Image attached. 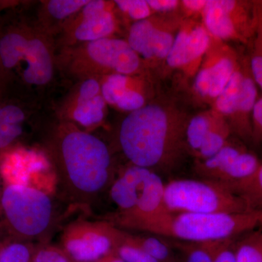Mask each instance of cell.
<instances>
[{"label": "cell", "instance_id": "cell-1", "mask_svg": "<svg viewBox=\"0 0 262 262\" xmlns=\"http://www.w3.org/2000/svg\"><path fill=\"white\" fill-rule=\"evenodd\" d=\"M55 141V158L62 185L71 198L88 201L98 195L111 180L110 150L98 137L67 127Z\"/></svg>", "mask_w": 262, "mask_h": 262}, {"label": "cell", "instance_id": "cell-2", "mask_svg": "<svg viewBox=\"0 0 262 262\" xmlns=\"http://www.w3.org/2000/svg\"><path fill=\"white\" fill-rule=\"evenodd\" d=\"M182 132L163 108L147 105L124 119L119 140L133 165L152 170L170 161L180 145Z\"/></svg>", "mask_w": 262, "mask_h": 262}, {"label": "cell", "instance_id": "cell-3", "mask_svg": "<svg viewBox=\"0 0 262 262\" xmlns=\"http://www.w3.org/2000/svg\"><path fill=\"white\" fill-rule=\"evenodd\" d=\"M262 228V209L234 213H173L151 222L145 232L185 243L237 238Z\"/></svg>", "mask_w": 262, "mask_h": 262}, {"label": "cell", "instance_id": "cell-4", "mask_svg": "<svg viewBox=\"0 0 262 262\" xmlns=\"http://www.w3.org/2000/svg\"><path fill=\"white\" fill-rule=\"evenodd\" d=\"M165 184L154 170L132 165L115 179L110 196L117 208L116 224L144 232L146 227L169 211L164 202Z\"/></svg>", "mask_w": 262, "mask_h": 262}, {"label": "cell", "instance_id": "cell-5", "mask_svg": "<svg viewBox=\"0 0 262 262\" xmlns=\"http://www.w3.org/2000/svg\"><path fill=\"white\" fill-rule=\"evenodd\" d=\"M164 202L173 213H234L251 210L230 188L206 179L168 182L165 184Z\"/></svg>", "mask_w": 262, "mask_h": 262}, {"label": "cell", "instance_id": "cell-6", "mask_svg": "<svg viewBox=\"0 0 262 262\" xmlns=\"http://www.w3.org/2000/svg\"><path fill=\"white\" fill-rule=\"evenodd\" d=\"M8 223L24 237H38L51 223L53 205L46 193L20 184L7 186L1 199Z\"/></svg>", "mask_w": 262, "mask_h": 262}, {"label": "cell", "instance_id": "cell-7", "mask_svg": "<svg viewBox=\"0 0 262 262\" xmlns=\"http://www.w3.org/2000/svg\"><path fill=\"white\" fill-rule=\"evenodd\" d=\"M122 232L106 222H75L63 232L62 248L76 262H96L113 254Z\"/></svg>", "mask_w": 262, "mask_h": 262}, {"label": "cell", "instance_id": "cell-8", "mask_svg": "<svg viewBox=\"0 0 262 262\" xmlns=\"http://www.w3.org/2000/svg\"><path fill=\"white\" fill-rule=\"evenodd\" d=\"M84 44L75 58L77 67L127 76L135 73L140 67L139 55L127 41L107 37Z\"/></svg>", "mask_w": 262, "mask_h": 262}, {"label": "cell", "instance_id": "cell-9", "mask_svg": "<svg viewBox=\"0 0 262 262\" xmlns=\"http://www.w3.org/2000/svg\"><path fill=\"white\" fill-rule=\"evenodd\" d=\"M261 162L256 155L227 144L219 152L196 165V172L206 180L231 189L246 182L257 171Z\"/></svg>", "mask_w": 262, "mask_h": 262}, {"label": "cell", "instance_id": "cell-10", "mask_svg": "<svg viewBox=\"0 0 262 262\" xmlns=\"http://www.w3.org/2000/svg\"><path fill=\"white\" fill-rule=\"evenodd\" d=\"M70 27L72 39L89 43L110 37L115 30V20L108 4L101 0H90Z\"/></svg>", "mask_w": 262, "mask_h": 262}, {"label": "cell", "instance_id": "cell-11", "mask_svg": "<svg viewBox=\"0 0 262 262\" xmlns=\"http://www.w3.org/2000/svg\"><path fill=\"white\" fill-rule=\"evenodd\" d=\"M203 14L208 30L221 39L238 37L241 26L247 20V14L242 5L229 0L207 1Z\"/></svg>", "mask_w": 262, "mask_h": 262}, {"label": "cell", "instance_id": "cell-12", "mask_svg": "<svg viewBox=\"0 0 262 262\" xmlns=\"http://www.w3.org/2000/svg\"><path fill=\"white\" fill-rule=\"evenodd\" d=\"M173 41L170 33L157 28L148 19L133 24L127 39L132 49L146 59L166 58Z\"/></svg>", "mask_w": 262, "mask_h": 262}, {"label": "cell", "instance_id": "cell-13", "mask_svg": "<svg viewBox=\"0 0 262 262\" xmlns=\"http://www.w3.org/2000/svg\"><path fill=\"white\" fill-rule=\"evenodd\" d=\"M24 63L21 77L26 83L44 85L52 80L53 62L46 41L30 33L27 50L20 66Z\"/></svg>", "mask_w": 262, "mask_h": 262}, {"label": "cell", "instance_id": "cell-14", "mask_svg": "<svg viewBox=\"0 0 262 262\" xmlns=\"http://www.w3.org/2000/svg\"><path fill=\"white\" fill-rule=\"evenodd\" d=\"M77 96L72 110V118L84 127L99 125L104 118L106 103L98 81L94 78L84 81Z\"/></svg>", "mask_w": 262, "mask_h": 262}, {"label": "cell", "instance_id": "cell-15", "mask_svg": "<svg viewBox=\"0 0 262 262\" xmlns=\"http://www.w3.org/2000/svg\"><path fill=\"white\" fill-rule=\"evenodd\" d=\"M209 43V36L202 27L183 30L174 38L173 46L166 58L167 63L171 67L188 64L203 56Z\"/></svg>", "mask_w": 262, "mask_h": 262}, {"label": "cell", "instance_id": "cell-16", "mask_svg": "<svg viewBox=\"0 0 262 262\" xmlns=\"http://www.w3.org/2000/svg\"><path fill=\"white\" fill-rule=\"evenodd\" d=\"M30 32L15 29L0 38V67L5 70L18 68L21 63Z\"/></svg>", "mask_w": 262, "mask_h": 262}, {"label": "cell", "instance_id": "cell-17", "mask_svg": "<svg viewBox=\"0 0 262 262\" xmlns=\"http://www.w3.org/2000/svg\"><path fill=\"white\" fill-rule=\"evenodd\" d=\"M257 84L253 80L251 74L244 72L242 83L237 112L235 116L237 118V126L239 134L247 136L252 133V126L250 122V117L252 119L253 108L258 100Z\"/></svg>", "mask_w": 262, "mask_h": 262}, {"label": "cell", "instance_id": "cell-18", "mask_svg": "<svg viewBox=\"0 0 262 262\" xmlns=\"http://www.w3.org/2000/svg\"><path fill=\"white\" fill-rule=\"evenodd\" d=\"M129 239L158 262H179L168 244L153 236L134 235L127 233Z\"/></svg>", "mask_w": 262, "mask_h": 262}, {"label": "cell", "instance_id": "cell-19", "mask_svg": "<svg viewBox=\"0 0 262 262\" xmlns=\"http://www.w3.org/2000/svg\"><path fill=\"white\" fill-rule=\"evenodd\" d=\"M241 237L235 243L237 262H262V228Z\"/></svg>", "mask_w": 262, "mask_h": 262}, {"label": "cell", "instance_id": "cell-20", "mask_svg": "<svg viewBox=\"0 0 262 262\" xmlns=\"http://www.w3.org/2000/svg\"><path fill=\"white\" fill-rule=\"evenodd\" d=\"M243 77L244 72L236 70L225 89L216 98L215 104L221 113L227 116H235Z\"/></svg>", "mask_w": 262, "mask_h": 262}, {"label": "cell", "instance_id": "cell-21", "mask_svg": "<svg viewBox=\"0 0 262 262\" xmlns=\"http://www.w3.org/2000/svg\"><path fill=\"white\" fill-rule=\"evenodd\" d=\"M232 190L246 201L250 209L261 210L262 163L253 177L241 183Z\"/></svg>", "mask_w": 262, "mask_h": 262}, {"label": "cell", "instance_id": "cell-22", "mask_svg": "<svg viewBox=\"0 0 262 262\" xmlns=\"http://www.w3.org/2000/svg\"><path fill=\"white\" fill-rule=\"evenodd\" d=\"M209 70L211 90L208 96L216 98L228 83L234 72L237 70L235 63L232 58L225 57L209 67Z\"/></svg>", "mask_w": 262, "mask_h": 262}, {"label": "cell", "instance_id": "cell-23", "mask_svg": "<svg viewBox=\"0 0 262 262\" xmlns=\"http://www.w3.org/2000/svg\"><path fill=\"white\" fill-rule=\"evenodd\" d=\"M128 77L120 74H112L105 77L101 84V94L106 103L115 105L130 89Z\"/></svg>", "mask_w": 262, "mask_h": 262}, {"label": "cell", "instance_id": "cell-24", "mask_svg": "<svg viewBox=\"0 0 262 262\" xmlns=\"http://www.w3.org/2000/svg\"><path fill=\"white\" fill-rule=\"evenodd\" d=\"M113 253L125 262H158L134 244L125 232H122Z\"/></svg>", "mask_w": 262, "mask_h": 262}, {"label": "cell", "instance_id": "cell-25", "mask_svg": "<svg viewBox=\"0 0 262 262\" xmlns=\"http://www.w3.org/2000/svg\"><path fill=\"white\" fill-rule=\"evenodd\" d=\"M228 131L221 125H214L207 134L203 144L196 153L202 160L208 159L216 154L224 146L227 145L226 139Z\"/></svg>", "mask_w": 262, "mask_h": 262}, {"label": "cell", "instance_id": "cell-26", "mask_svg": "<svg viewBox=\"0 0 262 262\" xmlns=\"http://www.w3.org/2000/svg\"><path fill=\"white\" fill-rule=\"evenodd\" d=\"M90 0H51L46 4V12L55 20H62L80 13Z\"/></svg>", "mask_w": 262, "mask_h": 262}, {"label": "cell", "instance_id": "cell-27", "mask_svg": "<svg viewBox=\"0 0 262 262\" xmlns=\"http://www.w3.org/2000/svg\"><path fill=\"white\" fill-rule=\"evenodd\" d=\"M213 125L207 117L201 115L194 117L189 122L186 131V137L189 147L196 154L199 151L207 134L211 130Z\"/></svg>", "mask_w": 262, "mask_h": 262}, {"label": "cell", "instance_id": "cell-28", "mask_svg": "<svg viewBox=\"0 0 262 262\" xmlns=\"http://www.w3.org/2000/svg\"><path fill=\"white\" fill-rule=\"evenodd\" d=\"M185 262H214L212 241L185 243L179 245Z\"/></svg>", "mask_w": 262, "mask_h": 262}, {"label": "cell", "instance_id": "cell-29", "mask_svg": "<svg viewBox=\"0 0 262 262\" xmlns=\"http://www.w3.org/2000/svg\"><path fill=\"white\" fill-rule=\"evenodd\" d=\"M34 251L23 243H11L0 248V262H32Z\"/></svg>", "mask_w": 262, "mask_h": 262}, {"label": "cell", "instance_id": "cell-30", "mask_svg": "<svg viewBox=\"0 0 262 262\" xmlns=\"http://www.w3.org/2000/svg\"><path fill=\"white\" fill-rule=\"evenodd\" d=\"M115 4L119 9L134 20H145L151 14V8L144 0H117Z\"/></svg>", "mask_w": 262, "mask_h": 262}, {"label": "cell", "instance_id": "cell-31", "mask_svg": "<svg viewBox=\"0 0 262 262\" xmlns=\"http://www.w3.org/2000/svg\"><path fill=\"white\" fill-rule=\"evenodd\" d=\"M32 262H76L63 249L53 246H45L35 249Z\"/></svg>", "mask_w": 262, "mask_h": 262}, {"label": "cell", "instance_id": "cell-32", "mask_svg": "<svg viewBox=\"0 0 262 262\" xmlns=\"http://www.w3.org/2000/svg\"><path fill=\"white\" fill-rule=\"evenodd\" d=\"M236 241L237 238L212 241L214 262H237Z\"/></svg>", "mask_w": 262, "mask_h": 262}, {"label": "cell", "instance_id": "cell-33", "mask_svg": "<svg viewBox=\"0 0 262 262\" xmlns=\"http://www.w3.org/2000/svg\"><path fill=\"white\" fill-rule=\"evenodd\" d=\"M144 103H145V99L144 96L140 93L130 88L120 98L116 106L120 110L132 113L142 108L144 106Z\"/></svg>", "mask_w": 262, "mask_h": 262}, {"label": "cell", "instance_id": "cell-34", "mask_svg": "<svg viewBox=\"0 0 262 262\" xmlns=\"http://www.w3.org/2000/svg\"><path fill=\"white\" fill-rule=\"evenodd\" d=\"M254 51L251 58L250 71L253 80L262 90V35L255 43Z\"/></svg>", "mask_w": 262, "mask_h": 262}, {"label": "cell", "instance_id": "cell-35", "mask_svg": "<svg viewBox=\"0 0 262 262\" xmlns=\"http://www.w3.org/2000/svg\"><path fill=\"white\" fill-rule=\"evenodd\" d=\"M26 115L21 108L14 104L0 106V122L12 125H22Z\"/></svg>", "mask_w": 262, "mask_h": 262}, {"label": "cell", "instance_id": "cell-36", "mask_svg": "<svg viewBox=\"0 0 262 262\" xmlns=\"http://www.w3.org/2000/svg\"><path fill=\"white\" fill-rule=\"evenodd\" d=\"M22 134V125H12L0 122V149L10 145Z\"/></svg>", "mask_w": 262, "mask_h": 262}, {"label": "cell", "instance_id": "cell-37", "mask_svg": "<svg viewBox=\"0 0 262 262\" xmlns=\"http://www.w3.org/2000/svg\"><path fill=\"white\" fill-rule=\"evenodd\" d=\"M195 87L200 94L209 96L211 90V75L209 68L203 69L198 73L195 80Z\"/></svg>", "mask_w": 262, "mask_h": 262}, {"label": "cell", "instance_id": "cell-38", "mask_svg": "<svg viewBox=\"0 0 262 262\" xmlns=\"http://www.w3.org/2000/svg\"><path fill=\"white\" fill-rule=\"evenodd\" d=\"M146 2L151 10L162 12L173 10L178 5V2L175 0H148Z\"/></svg>", "mask_w": 262, "mask_h": 262}, {"label": "cell", "instance_id": "cell-39", "mask_svg": "<svg viewBox=\"0 0 262 262\" xmlns=\"http://www.w3.org/2000/svg\"><path fill=\"white\" fill-rule=\"evenodd\" d=\"M253 127L262 137V97L258 98L252 113Z\"/></svg>", "mask_w": 262, "mask_h": 262}, {"label": "cell", "instance_id": "cell-40", "mask_svg": "<svg viewBox=\"0 0 262 262\" xmlns=\"http://www.w3.org/2000/svg\"><path fill=\"white\" fill-rule=\"evenodd\" d=\"M207 1H203V0H185L183 1V4L184 6L192 11H198L204 9Z\"/></svg>", "mask_w": 262, "mask_h": 262}, {"label": "cell", "instance_id": "cell-41", "mask_svg": "<svg viewBox=\"0 0 262 262\" xmlns=\"http://www.w3.org/2000/svg\"><path fill=\"white\" fill-rule=\"evenodd\" d=\"M96 262H125L122 261L121 258L117 256L116 255L110 254L108 256H106V257L101 258V259L98 260V261Z\"/></svg>", "mask_w": 262, "mask_h": 262}, {"label": "cell", "instance_id": "cell-42", "mask_svg": "<svg viewBox=\"0 0 262 262\" xmlns=\"http://www.w3.org/2000/svg\"><path fill=\"white\" fill-rule=\"evenodd\" d=\"M10 5H11V3H10V2H0V8Z\"/></svg>", "mask_w": 262, "mask_h": 262}]
</instances>
